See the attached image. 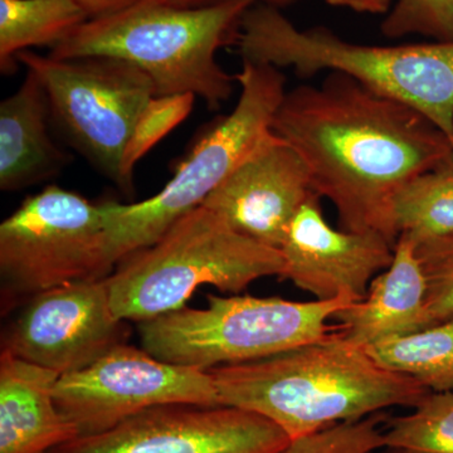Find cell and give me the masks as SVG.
<instances>
[{"label":"cell","mask_w":453,"mask_h":453,"mask_svg":"<svg viewBox=\"0 0 453 453\" xmlns=\"http://www.w3.org/2000/svg\"><path fill=\"white\" fill-rule=\"evenodd\" d=\"M273 131L300 155L342 229L380 234L395 247L396 193L453 155L427 116L339 73L286 92Z\"/></svg>","instance_id":"obj_1"},{"label":"cell","mask_w":453,"mask_h":453,"mask_svg":"<svg viewBox=\"0 0 453 453\" xmlns=\"http://www.w3.org/2000/svg\"><path fill=\"white\" fill-rule=\"evenodd\" d=\"M220 404L251 411L299 438L392 407L431 390L378 365L338 330L277 356L211 369Z\"/></svg>","instance_id":"obj_2"},{"label":"cell","mask_w":453,"mask_h":453,"mask_svg":"<svg viewBox=\"0 0 453 453\" xmlns=\"http://www.w3.org/2000/svg\"><path fill=\"white\" fill-rule=\"evenodd\" d=\"M234 44L242 59L290 67L301 79L347 74L422 112L453 144V42L366 46L326 27L299 29L281 9L257 3L243 14Z\"/></svg>","instance_id":"obj_3"},{"label":"cell","mask_w":453,"mask_h":453,"mask_svg":"<svg viewBox=\"0 0 453 453\" xmlns=\"http://www.w3.org/2000/svg\"><path fill=\"white\" fill-rule=\"evenodd\" d=\"M253 4L234 0L186 9L144 0L120 13L86 20L50 56L124 59L150 77L157 96L192 94L219 110L234 94L235 77L223 70L217 52L235 43L243 14Z\"/></svg>","instance_id":"obj_4"},{"label":"cell","mask_w":453,"mask_h":453,"mask_svg":"<svg viewBox=\"0 0 453 453\" xmlns=\"http://www.w3.org/2000/svg\"><path fill=\"white\" fill-rule=\"evenodd\" d=\"M282 271L279 250L238 234L201 205L173 223L157 242L122 258L107 285L113 312L142 323L187 306L202 286L237 295Z\"/></svg>","instance_id":"obj_5"},{"label":"cell","mask_w":453,"mask_h":453,"mask_svg":"<svg viewBox=\"0 0 453 453\" xmlns=\"http://www.w3.org/2000/svg\"><path fill=\"white\" fill-rule=\"evenodd\" d=\"M241 94L228 115L214 122L181 160L168 184L142 202H100L106 249L116 265L157 242L173 223L203 202L273 130L286 92V77L275 65L242 59L235 74Z\"/></svg>","instance_id":"obj_6"},{"label":"cell","mask_w":453,"mask_h":453,"mask_svg":"<svg viewBox=\"0 0 453 453\" xmlns=\"http://www.w3.org/2000/svg\"><path fill=\"white\" fill-rule=\"evenodd\" d=\"M205 309L183 308L139 324L142 347L172 365L211 371L265 359L332 332L348 300L291 301L208 295Z\"/></svg>","instance_id":"obj_7"},{"label":"cell","mask_w":453,"mask_h":453,"mask_svg":"<svg viewBox=\"0 0 453 453\" xmlns=\"http://www.w3.org/2000/svg\"><path fill=\"white\" fill-rule=\"evenodd\" d=\"M17 59L40 80L65 142L119 187L131 133L157 96L150 77L115 57L55 58L27 50Z\"/></svg>","instance_id":"obj_8"},{"label":"cell","mask_w":453,"mask_h":453,"mask_svg":"<svg viewBox=\"0 0 453 453\" xmlns=\"http://www.w3.org/2000/svg\"><path fill=\"white\" fill-rule=\"evenodd\" d=\"M100 203L58 186L27 196L0 225L3 303L111 275Z\"/></svg>","instance_id":"obj_9"},{"label":"cell","mask_w":453,"mask_h":453,"mask_svg":"<svg viewBox=\"0 0 453 453\" xmlns=\"http://www.w3.org/2000/svg\"><path fill=\"white\" fill-rule=\"evenodd\" d=\"M55 399L79 437L103 434L157 405H222L210 371L163 362L127 342L61 375Z\"/></svg>","instance_id":"obj_10"},{"label":"cell","mask_w":453,"mask_h":453,"mask_svg":"<svg viewBox=\"0 0 453 453\" xmlns=\"http://www.w3.org/2000/svg\"><path fill=\"white\" fill-rule=\"evenodd\" d=\"M127 335L107 279L73 282L27 300L3 333L2 351L65 375L96 362Z\"/></svg>","instance_id":"obj_11"},{"label":"cell","mask_w":453,"mask_h":453,"mask_svg":"<svg viewBox=\"0 0 453 453\" xmlns=\"http://www.w3.org/2000/svg\"><path fill=\"white\" fill-rule=\"evenodd\" d=\"M290 441L279 426L251 411L164 404L50 453H282Z\"/></svg>","instance_id":"obj_12"},{"label":"cell","mask_w":453,"mask_h":453,"mask_svg":"<svg viewBox=\"0 0 453 453\" xmlns=\"http://www.w3.org/2000/svg\"><path fill=\"white\" fill-rule=\"evenodd\" d=\"M321 198L312 196L288 226L280 247V279L315 300L365 299L374 277L392 264L395 246L375 234L336 229L325 219Z\"/></svg>","instance_id":"obj_13"},{"label":"cell","mask_w":453,"mask_h":453,"mask_svg":"<svg viewBox=\"0 0 453 453\" xmlns=\"http://www.w3.org/2000/svg\"><path fill=\"white\" fill-rule=\"evenodd\" d=\"M315 195L300 155L271 130L202 205L238 234L280 250L300 208Z\"/></svg>","instance_id":"obj_14"},{"label":"cell","mask_w":453,"mask_h":453,"mask_svg":"<svg viewBox=\"0 0 453 453\" xmlns=\"http://www.w3.org/2000/svg\"><path fill=\"white\" fill-rule=\"evenodd\" d=\"M338 332L360 347L428 326L427 279L416 243L399 237L388 268L374 277L363 300L334 315Z\"/></svg>","instance_id":"obj_15"},{"label":"cell","mask_w":453,"mask_h":453,"mask_svg":"<svg viewBox=\"0 0 453 453\" xmlns=\"http://www.w3.org/2000/svg\"><path fill=\"white\" fill-rule=\"evenodd\" d=\"M61 375L0 354V453H50L79 438L59 412L55 388Z\"/></svg>","instance_id":"obj_16"},{"label":"cell","mask_w":453,"mask_h":453,"mask_svg":"<svg viewBox=\"0 0 453 453\" xmlns=\"http://www.w3.org/2000/svg\"><path fill=\"white\" fill-rule=\"evenodd\" d=\"M49 98L35 73L0 104V189L19 192L56 177L71 155L56 144Z\"/></svg>","instance_id":"obj_17"},{"label":"cell","mask_w":453,"mask_h":453,"mask_svg":"<svg viewBox=\"0 0 453 453\" xmlns=\"http://www.w3.org/2000/svg\"><path fill=\"white\" fill-rule=\"evenodd\" d=\"M88 20L74 0H0V70L14 73L18 53L61 43Z\"/></svg>","instance_id":"obj_18"},{"label":"cell","mask_w":453,"mask_h":453,"mask_svg":"<svg viewBox=\"0 0 453 453\" xmlns=\"http://www.w3.org/2000/svg\"><path fill=\"white\" fill-rule=\"evenodd\" d=\"M365 349L383 368L413 378L432 392L453 390V316Z\"/></svg>","instance_id":"obj_19"},{"label":"cell","mask_w":453,"mask_h":453,"mask_svg":"<svg viewBox=\"0 0 453 453\" xmlns=\"http://www.w3.org/2000/svg\"><path fill=\"white\" fill-rule=\"evenodd\" d=\"M393 222L396 237L416 244L453 234V155L396 193Z\"/></svg>","instance_id":"obj_20"},{"label":"cell","mask_w":453,"mask_h":453,"mask_svg":"<svg viewBox=\"0 0 453 453\" xmlns=\"http://www.w3.org/2000/svg\"><path fill=\"white\" fill-rule=\"evenodd\" d=\"M384 449L408 453H453V390L428 392L412 412L384 429Z\"/></svg>","instance_id":"obj_21"},{"label":"cell","mask_w":453,"mask_h":453,"mask_svg":"<svg viewBox=\"0 0 453 453\" xmlns=\"http://www.w3.org/2000/svg\"><path fill=\"white\" fill-rule=\"evenodd\" d=\"M195 103L196 96L192 94L151 98L136 121L122 155L119 188L125 195L131 196L134 193V173L140 160L186 120Z\"/></svg>","instance_id":"obj_22"},{"label":"cell","mask_w":453,"mask_h":453,"mask_svg":"<svg viewBox=\"0 0 453 453\" xmlns=\"http://www.w3.org/2000/svg\"><path fill=\"white\" fill-rule=\"evenodd\" d=\"M380 32L390 40L418 35L432 42H453V0H395Z\"/></svg>","instance_id":"obj_23"},{"label":"cell","mask_w":453,"mask_h":453,"mask_svg":"<svg viewBox=\"0 0 453 453\" xmlns=\"http://www.w3.org/2000/svg\"><path fill=\"white\" fill-rule=\"evenodd\" d=\"M383 417L372 414L294 438L282 453H377L384 449Z\"/></svg>","instance_id":"obj_24"},{"label":"cell","mask_w":453,"mask_h":453,"mask_svg":"<svg viewBox=\"0 0 453 453\" xmlns=\"http://www.w3.org/2000/svg\"><path fill=\"white\" fill-rule=\"evenodd\" d=\"M427 279L428 326L453 316V234L416 244Z\"/></svg>","instance_id":"obj_25"},{"label":"cell","mask_w":453,"mask_h":453,"mask_svg":"<svg viewBox=\"0 0 453 453\" xmlns=\"http://www.w3.org/2000/svg\"><path fill=\"white\" fill-rule=\"evenodd\" d=\"M88 14V19L112 16L127 11L144 0H74Z\"/></svg>","instance_id":"obj_26"},{"label":"cell","mask_w":453,"mask_h":453,"mask_svg":"<svg viewBox=\"0 0 453 453\" xmlns=\"http://www.w3.org/2000/svg\"><path fill=\"white\" fill-rule=\"evenodd\" d=\"M323 2L332 7L348 9L359 14L386 16L395 0H323Z\"/></svg>","instance_id":"obj_27"},{"label":"cell","mask_w":453,"mask_h":453,"mask_svg":"<svg viewBox=\"0 0 453 453\" xmlns=\"http://www.w3.org/2000/svg\"><path fill=\"white\" fill-rule=\"evenodd\" d=\"M165 2L178 8L199 9L213 7V5L223 4V3L234 2V0H165ZM250 2L282 9L294 4L296 0H250Z\"/></svg>","instance_id":"obj_28"},{"label":"cell","mask_w":453,"mask_h":453,"mask_svg":"<svg viewBox=\"0 0 453 453\" xmlns=\"http://www.w3.org/2000/svg\"><path fill=\"white\" fill-rule=\"evenodd\" d=\"M386 453H408L404 451H399V449H388Z\"/></svg>","instance_id":"obj_29"}]
</instances>
